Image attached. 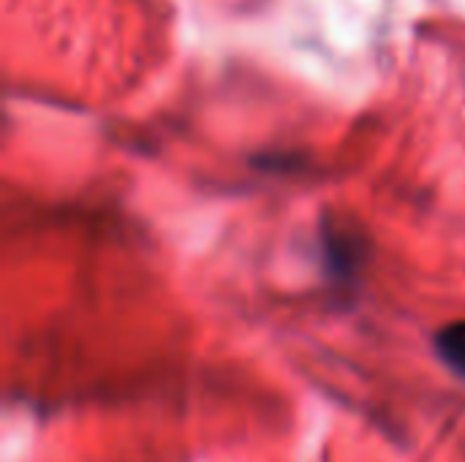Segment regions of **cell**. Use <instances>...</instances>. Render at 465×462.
Instances as JSON below:
<instances>
[{
    "mask_svg": "<svg viewBox=\"0 0 465 462\" xmlns=\"http://www.w3.org/2000/svg\"><path fill=\"white\" fill-rule=\"evenodd\" d=\"M322 245L330 270L341 278H351L365 259V240L357 237L351 229H335L332 223H324Z\"/></svg>",
    "mask_w": 465,
    "mask_h": 462,
    "instance_id": "1",
    "label": "cell"
},
{
    "mask_svg": "<svg viewBox=\"0 0 465 462\" xmlns=\"http://www.w3.org/2000/svg\"><path fill=\"white\" fill-rule=\"evenodd\" d=\"M436 351L439 357L455 370L465 376V324H450L436 335Z\"/></svg>",
    "mask_w": 465,
    "mask_h": 462,
    "instance_id": "2",
    "label": "cell"
}]
</instances>
